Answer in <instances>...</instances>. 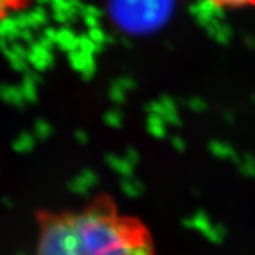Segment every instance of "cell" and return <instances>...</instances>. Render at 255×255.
<instances>
[{"label":"cell","instance_id":"obj_1","mask_svg":"<svg viewBox=\"0 0 255 255\" xmlns=\"http://www.w3.org/2000/svg\"><path fill=\"white\" fill-rule=\"evenodd\" d=\"M34 255H156L149 228L101 194L77 210L37 213Z\"/></svg>","mask_w":255,"mask_h":255},{"label":"cell","instance_id":"obj_2","mask_svg":"<svg viewBox=\"0 0 255 255\" xmlns=\"http://www.w3.org/2000/svg\"><path fill=\"white\" fill-rule=\"evenodd\" d=\"M34 0H0V21L27 10Z\"/></svg>","mask_w":255,"mask_h":255},{"label":"cell","instance_id":"obj_3","mask_svg":"<svg viewBox=\"0 0 255 255\" xmlns=\"http://www.w3.org/2000/svg\"><path fill=\"white\" fill-rule=\"evenodd\" d=\"M210 4L221 7V9H247V7H254L255 0H203Z\"/></svg>","mask_w":255,"mask_h":255}]
</instances>
